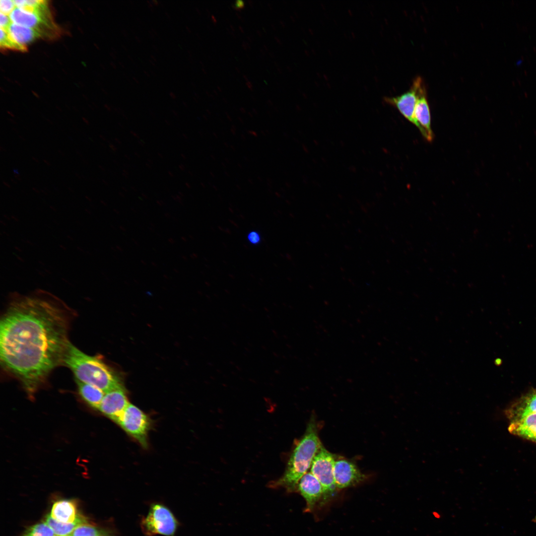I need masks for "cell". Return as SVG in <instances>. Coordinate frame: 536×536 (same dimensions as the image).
Masks as SVG:
<instances>
[{
    "mask_svg": "<svg viewBox=\"0 0 536 536\" xmlns=\"http://www.w3.org/2000/svg\"><path fill=\"white\" fill-rule=\"evenodd\" d=\"M70 310L43 290L14 294L0 320V355L3 368L30 395L63 363Z\"/></svg>",
    "mask_w": 536,
    "mask_h": 536,
    "instance_id": "obj_1",
    "label": "cell"
},
{
    "mask_svg": "<svg viewBox=\"0 0 536 536\" xmlns=\"http://www.w3.org/2000/svg\"><path fill=\"white\" fill-rule=\"evenodd\" d=\"M322 446L318 424L313 416L304 435L292 450L283 474L278 479L271 482L269 487H282L288 492L296 491L299 480L311 468L314 458Z\"/></svg>",
    "mask_w": 536,
    "mask_h": 536,
    "instance_id": "obj_2",
    "label": "cell"
},
{
    "mask_svg": "<svg viewBox=\"0 0 536 536\" xmlns=\"http://www.w3.org/2000/svg\"><path fill=\"white\" fill-rule=\"evenodd\" d=\"M63 363L71 369L77 381L93 385L104 393L123 387L115 373L103 361L85 354L70 342Z\"/></svg>",
    "mask_w": 536,
    "mask_h": 536,
    "instance_id": "obj_3",
    "label": "cell"
},
{
    "mask_svg": "<svg viewBox=\"0 0 536 536\" xmlns=\"http://www.w3.org/2000/svg\"><path fill=\"white\" fill-rule=\"evenodd\" d=\"M179 523L172 512L165 505L152 503L148 513L142 518L140 526L145 536L157 535L174 536Z\"/></svg>",
    "mask_w": 536,
    "mask_h": 536,
    "instance_id": "obj_4",
    "label": "cell"
},
{
    "mask_svg": "<svg viewBox=\"0 0 536 536\" xmlns=\"http://www.w3.org/2000/svg\"><path fill=\"white\" fill-rule=\"evenodd\" d=\"M335 457L323 445L315 455L311 466V473L321 483L323 490L320 506L327 505L337 491L334 477Z\"/></svg>",
    "mask_w": 536,
    "mask_h": 536,
    "instance_id": "obj_5",
    "label": "cell"
},
{
    "mask_svg": "<svg viewBox=\"0 0 536 536\" xmlns=\"http://www.w3.org/2000/svg\"><path fill=\"white\" fill-rule=\"evenodd\" d=\"M116 422L142 447L147 448V434L150 422L149 418L143 411L130 403Z\"/></svg>",
    "mask_w": 536,
    "mask_h": 536,
    "instance_id": "obj_6",
    "label": "cell"
},
{
    "mask_svg": "<svg viewBox=\"0 0 536 536\" xmlns=\"http://www.w3.org/2000/svg\"><path fill=\"white\" fill-rule=\"evenodd\" d=\"M9 16L12 23L38 30L48 39L55 38L60 35V29L55 23L52 13H32L15 7Z\"/></svg>",
    "mask_w": 536,
    "mask_h": 536,
    "instance_id": "obj_7",
    "label": "cell"
},
{
    "mask_svg": "<svg viewBox=\"0 0 536 536\" xmlns=\"http://www.w3.org/2000/svg\"><path fill=\"white\" fill-rule=\"evenodd\" d=\"M334 477L338 490L356 486L366 478L353 462L344 458L335 459Z\"/></svg>",
    "mask_w": 536,
    "mask_h": 536,
    "instance_id": "obj_8",
    "label": "cell"
},
{
    "mask_svg": "<svg viewBox=\"0 0 536 536\" xmlns=\"http://www.w3.org/2000/svg\"><path fill=\"white\" fill-rule=\"evenodd\" d=\"M422 78L416 77L413 80L409 90L394 97H385L384 101L396 108L400 113L409 122L414 124L419 130V126L414 117L415 107L417 99V91Z\"/></svg>",
    "mask_w": 536,
    "mask_h": 536,
    "instance_id": "obj_9",
    "label": "cell"
},
{
    "mask_svg": "<svg viewBox=\"0 0 536 536\" xmlns=\"http://www.w3.org/2000/svg\"><path fill=\"white\" fill-rule=\"evenodd\" d=\"M306 502L305 512H312L321 502L323 490L318 480L311 473H305L299 480L296 489Z\"/></svg>",
    "mask_w": 536,
    "mask_h": 536,
    "instance_id": "obj_10",
    "label": "cell"
},
{
    "mask_svg": "<svg viewBox=\"0 0 536 536\" xmlns=\"http://www.w3.org/2000/svg\"><path fill=\"white\" fill-rule=\"evenodd\" d=\"M417 93L414 117L421 134L426 140L431 142L434 138V134L431 129V114L426 91L422 79L419 83Z\"/></svg>",
    "mask_w": 536,
    "mask_h": 536,
    "instance_id": "obj_11",
    "label": "cell"
},
{
    "mask_svg": "<svg viewBox=\"0 0 536 536\" xmlns=\"http://www.w3.org/2000/svg\"><path fill=\"white\" fill-rule=\"evenodd\" d=\"M129 404L126 392L121 387L105 393L98 409L117 422Z\"/></svg>",
    "mask_w": 536,
    "mask_h": 536,
    "instance_id": "obj_12",
    "label": "cell"
},
{
    "mask_svg": "<svg viewBox=\"0 0 536 536\" xmlns=\"http://www.w3.org/2000/svg\"><path fill=\"white\" fill-rule=\"evenodd\" d=\"M536 413V388L530 390L514 402L505 411L510 422Z\"/></svg>",
    "mask_w": 536,
    "mask_h": 536,
    "instance_id": "obj_13",
    "label": "cell"
},
{
    "mask_svg": "<svg viewBox=\"0 0 536 536\" xmlns=\"http://www.w3.org/2000/svg\"><path fill=\"white\" fill-rule=\"evenodd\" d=\"M508 431L513 435L536 443V413L530 414L520 420L510 422Z\"/></svg>",
    "mask_w": 536,
    "mask_h": 536,
    "instance_id": "obj_14",
    "label": "cell"
},
{
    "mask_svg": "<svg viewBox=\"0 0 536 536\" xmlns=\"http://www.w3.org/2000/svg\"><path fill=\"white\" fill-rule=\"evenodd\" d=\"M10 37L18 44L26 45L40 38H46L41 31L12 23L6 30Z\"/></svg>",
    "mask_w": 536,
    "mask_h": 536,
    "instance_id": "obj_15",
    "label": "cell"
},
{
    "mask_svg": "<svg viewBox=\"0 0 536 536\" xmlns=\"http://www.w3.org/2000/svg\"><path fill=\"white\" fill-rule=\"evenodd\" d=\"M50 515L58 521L71 523L75 521L78 514H77L75 504L72 501L63 500L54 504Z\"/></svg>",
    "mask_w": 536,
    "mask_h": 536,
    "instance_id": "obj_16",
    "label": "cell"
},
{
    "mask_svg": "<svg viewBox=\"0 0 536 536\" xmlns=\"http://www.w3.org/2000/svg\"><path fill=\"white\" fill-rule=\"evenodd\" d=\"M45 523L53 530L56 536H68L77 527L88 524V521L85 517L78 514L74 522L65 523L58 521L50 515H48L45 519Z\"/></svg>",
    "mask_w": 536,
    "mask_h": 536,
    "instance_id": "obj_17",
    "label": "cell"
},
{
    "mask_svg": "<svg viewBox=\"0 0 536 536\" xmlns=\"http://www.w3.org/2000/svg\"><path fill=\"white\" fill-rule=\"evenodd\" d=\"M77 383L79 394L84 401L92 407L98 409L105 393L93 385L79 381Z\"/></svg>",
    "mask_w": 536,
    "mask_h": 536,
    "instance_id": "obj_18",
    "label": "cell"
},
{
    "mask_svg": "<svg viewBox=\"0 0 536 536\" xmlns=\"http://www.w3.org/2000/svg\"><path fill=\"white\" fill-rule=\"evenodd\" d=\"M109 533L89 524H86L77 527L69 536H107L109 535Z\"/></svg>",
    "mask_w": 536,
    "mask_h": 536,
    "instance_id": "obj_19",
    "label": "cell"
},
{
    "mask_svg": "<svg viewBox=\"0 0 536 536\" xmlns=\"http://www.w3.org/2000/svg\"><path fill=\"white\" fill-rule=\"evenodd\" d=\"M0 45L1 49H7L13 50L24 52L27 47L21 45L15 41L10 36L7 31L0 28Z\"/></svg>",
    "mask_w": 536,
    "mask_h": 536,
    "instance_id": "obj_20",
    "label": "cell"
},
{
    "mask_svg": "<svg viewBox=\"0 0 536 536\" xmlns=\"http://www.w3.org/2000/svg\"><path fill=\"white\" fill-rule=\"evenodd\" d=\"M53 530L46 523H42L29 528L21 536H56Z\"/></svg>",
    "mask_w": 536,
    "mask_h": 536,
    "instance_id": "obj_21",
    "label": "cell"
},
{
    "mask_svg": "<svg viewBox=\"0 0 536 536\" xmlns=\"http://www.w3.org/2000/svg\"><path fill=\"white\" fill-rule=\"evenodd\" d=\"M15 7L14 0H1L0 1V13L3 14L9 15Z\"/></svg>",
    "mask_w": 536,
    "mask_h": 536,
    "instance_id": "obj_22",
    "label": "cell"
},
{
    "mask_svg": "<svg viewBox=\"0 0 536 536\" xmlns=\"http://www.w3.org/2000/svg\"><path fill=\"white\" fill-rule=\"evenodd\" d=\"M11 20L9 15L0 13V28L7 30L9 25L12 23Z\"/></svg>",
    "mask_w": 536,
    "mask_h": 536,
    "instance_id": "obj_23",
    "label": "cell"
},
{
    "mask_svg": "<svg viewBox=\"0 0 536 536\" xmlns=\"http://www.w3.org/2000/svg\"><path fill=\"white\" fill-rule=\"evenodd\" d=\"M232 5L236 9H239L242 8L244 6L245 3L243 0H237L235 1V3L232 4Z\"/></svg>",
    "mask_w": 536,
    "mask_h": 536,
    "instance_id": "obj_24",
    "label": "cell"
},
{
    "mask_svg": "<svg viewBox=\"0 0 536 536\" xmlns=\"http://www.w3.org/2000/svg\"><path fill=\"white\" fill-rule=\"evenodd\" d=\"M249 239L251 242L253 243H256L259 241V237L257 234L255 233H252L250 234Z\"/></svg>",
    "mask_w": 536,
    "mask_h": 536,
    "instance_id": "obj_25",
    "label": "cell"
},
{
    "mask_svg": "<svg viewBox=\"0 0 536 536\" xmlns=\"http://www.w3.org/2000/svg\"><path fill=\"white\" fill-rule=\"evenodd\" d=\"M246 85H247V86H248V87H249V88H250V89L251 90H253V86L252 84L251 83V82H250V81H247V82H246Z\"/></svg>",
    "mask_w": 536,
    "mask_h": 536,
    "instance_id": "obj_26",
    "label": "cell"
},
{
    "mask_svg": "<svg viewBox=\"0 0 536 536\" xmlns=\"http://www.w3.org/2000/svg\"><path fill=\"white\" fill-rule=\"evenodd\" d=\"M14 178H15V179H16L17 180H19V181H21V178H20V176H19V175H18V174H14Z\"/></svg>",
    "mask_w": 536,
    "mask_h": 536,
    "instance_id": "obj_27",
    "label": "cell"
},
{
    "mask_svg": "<svg viewBox=\"0 0 536 536\" xmlns=\"http://www.w3.org/2000/svg\"><path fill=\"white\" fill-rule=\"evenodd\" d=\"M3 184L7 187L10 188V185L5 181L2 182Z\"/></svg>",
    "mask_w": 536,
    "mask_h": 536,
    "instance_id": "obj_28",
    "label": "cell"
},
{
    "mask_svg": "<svg viewBox=\"0 0 536 536\" xmlns=\"http://www.w3.org/2000/svg\"><path fill=\"white\" fill-rule=\"evenodd\" d=\"M43 161H44V162L45 163V164H47V165H48V166H51V164L50 163V162H49V161H47V160H45V159H43Z\"/></svg>",
    "mask_w": 536,
    "mask_h": 536,
    "instance_id": "obj_29",
    "label": "cell"
},
{
    "mask_svg": "<svg viewBox=\"0 0 536 536\" xmlns=\"http://www.w3.org/2000/svg\"><path fill=\"white\" fill-rule=\"evenodd\" d=\"M274 38H275V39H276V41L277 42H278L279 44L281 43V41L280 40V39L276 37V36H274Z\"/></svg>",
    "mask_w": 536,
    "mask_h": 536,
    "instance_id": "obj_30",
    "label": "cell"
},
{
    "mask_svg": "<svg viewBox=\"0 0 536 536\" xmlns=\"http://www.w3.org/2000/svg\"><path fill=\"white\" fill-rule=\"evenodd\" d=\"M32 159H33V160H34V161H35V162H36V163H39V160H38V159H37L36 158H35V157H32Z\"/></svg>",
    "mask_w": 536,
    "mask_h": 536,
    "instance_id": "obj_31",
    "label": "cell"
},
{
    "mask_svg": "<svg viewBox=\"0 0 536 536\" xmlns=\"http://www.w3.org/2000/svg\"><path fill=\"white\" fill-rule=\"evenodd\" d=\"M211 17H212V19H213V21H214V22H216V21H217V20H216V18H215V16H214V15H211Z\"/></svg>",
    "mask_w": 536,
    "mask_h": 536,
    "instance_id": "obj_32",
    "label": "cell"
},
{
    "mask_svg": "<svg viewBox=\"0 0 536 536\" xmlns=\"http://www.w3.org/2000/svg\"><path fill=\"white\" fill-rule=\"evenodd\" d=\"M83 120L85 123V124H86L87 125H89V122L87 120H86V119L83 118Z\"/></svg>",
    "mask_w": 536,
    "mask_h": 536,
    "instance_id": "obj_33",
    "label": "cell"
},
{
    "mask_svg": "<svg viewBox=\"0 0 536 536\" xmlns=\"http://www.w3.org/2000/svg\"><path fill=\"white\" fill-rule=\"evenodd\" d=\"M10 180H11V182H13V183H14V184H16V183H17V182H16V181H15V180H14V179H11H11H10Z\"/></svg>",
    "mask_w": 536,
    "mask_h": 536,
    "instance_id": "obj_34",
    "label": "cell"
},
{
    "mask_svg": "<svg viewBox=\"0 0 536 536\" xmlns=\"http://www.w3.org/2000/svg\"><path fill=\"white\" fill-rule=\"evenodd\" d=\"M239 29L241 30V31H242L243 32L244 31L243 27H242L241 26H239Z\"/></svg>",
    "mask_w": 536,
    "mask_h": 536,
    "instance_id": "obj_35",
    "label": "cell"
},
{
    "mask_svg": "<svg viewBox=\"0 0 536 536\" xmlns=\"http://www.w3.org/2000/svg\"><path fill=\"white\" fill-rule=\"evenodd\" d=\"M9 121H10V122H11V123H12V124H16V123H15V122H14V121H13V120H11V119H9Z\"/></svg>",
    "mask_w": 536,
    "mask_h": 536,
    "instance_id": "obj_36",
    "label": "cell"
},
{
    "mask_svg": "<svg viewBox=\"0 0 536 536\" xmlns=\"http://www.w3.org/2000/svg\"><path fill=\"white\" fill-rule=\"evenodd\" d=\"M236 14H237V16H238V17H239V18H242V17H241V15H240V14H239V13H236Z\"/></svg>",
    "mask_w": 536,
    "mask_h": 536,
    "instance_id": "obj_37",
    "label": "cell"
},
{
    "mask_svg": "<svg viewBox=\"0 0 536 536\" xmlns=\"http://www.w3.org/2000/svg\"><path fill=\"white\" fill-rule=\"evenodd\" d=\"M248 2H249V3H250V4H251V5H252V4H253V2H252V1H251V0H248Z\"/></svg>",
    "mask_w": 536,
    "mask_h": 536,
    "instance_id": "obj_38",
    "label": "cell"
},
{
    "mask_svg": "<svg viewBox=\"0 0 536 536\" xmlns=\"http://www.w3.org/2000/svg\"><path fill=\"white\" fill-rule=\"evenodd\" d=\"M257 32L258 34H259L260 35V36H261L262 34H261V33L260 32V31L257 30Z\"/></svg>",
    "mask_w": 536,
    "mask_h": 536,
    "instance_id": "obj_39",
    "label": "cell"
},
{
    "mask_svg": "<svg viewBox=\"0 0 536 536\" xmlns=\"http://www.w3.org/2000/svg\"><path fill=\"white\" fill-rule=\"evenodd\" d=\"M230 27H231V29L233 30H235V29L234 28L233 26L231 24H230Z\"/></svg>",
    "mask_w": 536,
    "mask_h": 536,
    "instance_id": "obj_40",
    "label": "cell"
},
{
    "mask_svg": "<svg viewBox=\"0 0 536 536\" xmlns=\"http://www.w3.org/2000/svg\"><path fill=\"white\" fill-rule=\"evenodd\" d=\"M243 76H244V78H245V79H246V80H248V78H247V76H246V75H243Z\"/></svg>",
    "mask_w": 536,
    "mask_h": 536,
    "instance_id": "obj_41",
    "label": "cell"
},
{
    "mask_svg": "<svg viewBox=\"0 0 536 536\" xmlns=\"http://www.w3.org/2000/svg\"><path fill=\"white\" fill-rule=\"evenodd\" d=\"M19 137H20V138H21V139H22V140H24V138H23V137H22V136H21V135H19Z\"/></svg>",
    "mask_w": 536,
    "mask_h": 536,
    "instance_id": "obj_42",
    "label": "cell"
},
{
    "mask_svg": "<svg viewBox=\"0 0 536 536\" xmlns=\"http://www.w3.org/2000/svg\"><path fill=\"white\" fill-rule=\"evenodd\" d=\"M263 46H264V47H265V48L266 49L268 50V47H267V46H266V45H264Z\"/></svg>",
    "mask_w": 536,
    "mask_h": 536,
    "instance_id": "obj_43",
    "label": "cell"
},
{
    "mask_svg": "<svg viewBox=\"0 0 536 536\" xmlns=\"http://www.w3.org/2000/svg\"><path fill=\"white\" fill-rule=\"evenodd\" d=\"M269 54L270 55H271V56H272V57H273V56H273V54H272L271 53H270H270H269Z\"/></svg>",
    "mask_w": 536,
    "mask_h": 536,
    "instance_id": "obj_44",
    "label": "cell"
},
{
    "mask_svg": "<svg viewBox=\"0 0 536 536\" xmlns=\"http://www.w3.org/2000/svg\"><path fill=\"white\" fill-rule=\"evenodd\" d=\"M236 70H237V71H238V72H240V69H239V68H238V67H236Z\"/></svg>",
    "mask_w": 536,
    "mask_h": 536,
    "instance_id": "obj_45",
    "label": "cell"
},
{
    "mask_svg": "<svg viewBox=\"0 0 536 536\" xmlns=\"http://www.w3.org/2000/svg\"><path fill=\"white\" fill-rule=\"evenodd\" d=\"M217 88H218V89H219V90L220 91H221V89H220V87L218 86V87H217Z\"/></svg>",
    "mask_w": 536,
    "mask_h": 536,
    "instance_id": "obj_46",
    "label": "cell"
},
{
    "mask_svg": "<svg viewBox=\"0 0 536 536\" xmlns=\"http://www.w3.org/2000/svg\"><path fill=\"white\" fill-rule=\"evenodd\" d=\"M268 5H269V6H270V8H272V6H271V4H269V3H268Z\"/></svg>",
    "mask_w": 536,
    "mask_h": 536,
    "instance_id": "obj_47",
    "label": "cell"
},
{
    "mask_svg": "<svg viewBox=\"0 0 536 536\" xmlns=\"http://www.w3.org/2000/svg\"></svg>",
    "mask_w": 536,
    "mask_h": 536,
    "instance_id": "obj_48",
    "label": "cell"
}]
</instances>
